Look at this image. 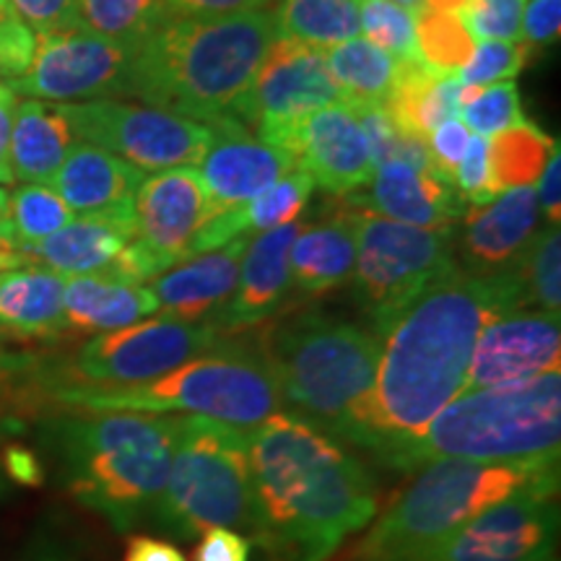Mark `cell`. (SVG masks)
Listing matches in <instances>:
<instances>
[{
  "label": "cell",
  "instance_id": "1",
  "mask_svg": "<svg viewBox=\"0 0 561 561\" xmlns=\"http://www.w3.org/2000/svg\"><path fill=\"white\" fill-rule=\"evenodd\" d=\"M525 310L515 271L471 276L455 268L380 333L369 409V453L392 466L424 437L466 385L476 339L491 320Z\"/></svg>",
  "mask_w": 561,
  "mask_h": 561
},
{
  "label": "cell",
  "instance_id": "2",
  "mask_svg": "<svg viewBox=\"0 0 561 561\" xmlns=\"http://www.w3.org/2000/svg\"><path fill=\"white\" fill-rule=\"evenodd\" d=\"M252 536L280 561H328L377 515L367 468L291 413L248 432Z\"/></svg>",
  "mask_w": 561,
  "mask_h": 561
},
{
  "label": "cell",
  "instance_id": "3",
  "mask_svg": "<svg viewBox=\"0 0 561 561\" xmlns=\"http://www.w3.org/2000/svg\"><path fill=\"white\" fill-rule=\"evenodd\" d=\"M278 39L273 11L172 16L136 47L125 94L198 123L229 115Z\"/></svg>",
  "mask_w": 561,
  "mask_h": 561
},
{
  "label": "cell",
  "instance_id": "4",
  "mask_svg": "<svg viewBox=\"0 0 561 561\" xmlns=\"http://www.w3.org/2000/svg\"><path fill=\"white\" fill-rule=\"evenodd\" d=\"M261 359L291 416L367 450L380 335L333 314L297 312L265 328Z\"/></svg>",
  "mask_w": 561,
  "mask_h": 561
},
{
  "label": "cell",
  "instance_id": "5",
  "mask_svg": "<svg viewBox=\"0 0 561 561\" xmlns=\"http://www.w3.org/2000/svg\"><path fill=\"white\" fill-rule=\"evenodd\" d=\"M180 419L167 413L83 411L62 421V476L83 507L130 530L164 491Z\"/></svg>",
  "mask_w": 561,
  "mask_h": 561
},
{
  "label": "cell",
  "instance_id": "6",
  "mask_svg": "<svg viewBox=\"0 0 561 561\" xmlns=\"http://www.w3.org/2000/svg\"><path fill=\"white\" fill-rule=\"evenodd\" d=\"M561 375L462 392L437 413L416 445L390 468L416 471L434 460L559 468Z\"/></svg>",
  "mask_w": 561,
  "mask_h": 561
},
{
  "label": "cell",
  "instance_id": "7",
  "mask_svg": "<svg viewBox=\"0 0 561 561\" xmlns=\"http://www.w3.org/2000/svg\"><path fill=\"white\" fill-rule=\"evenodd\" d=\"M356 543L351 561H419L483 510L528 489H559V468L434 460Z\"/></svg>",
  "mask_w": 561,
  "mask_h": 561
},
{
  "label": "cell",
  "instance_id": "8",
  "mask_svg": "<svg viewBox=\"0 0 561 561\" xmlns=\"http://www.w3.org/2000/svg\"><path fill=\"white\" fill-rule=\"evenodd\" d=\"M55 398L83 411L178 413L214 419L237 430H255L284 409L271 369L261 354L216 351L180 364L157 380L123 388L66 385Z\"/></svg>",
  "mask_w": 561,
  "mask_h": 561
},
{
  "label": "cell",
  "instance_id": "9",
  "mask_svg": "<svg viewBox=\"0 0 561 561\" xmlns=\"http://www.w3.org/2000/svg\"><path fill=\"white\" fill-rule=\"evenodd\" d=\"M151 515L185 541L208 528L252 533L248 432L214 419H180L170 476Z\"/></svg>",
  "mask_w": 561,
  "mask_h": 561
},
{
  "label": "cell",
  "instance_id": "10",
  "mask_svg": "<svg viewBox=\"0 0 561 561\" xmlns=\"http://www.w3.org/2000/svg\"><path fill=\"white\" fill-rule=\"evenodd\" d=\"M354 294L380 333L430 286L458 268L455 227H409L369 210H354Z\"/></svg>",
  "mask_w": 561,
  "mask_h": 561
},
{
  "label": "cell",
  "instance_id": "11",
  "mask_svg": "<svg viewBox=\"0 0 561 561\" xmlns=\"http://www.w3.org/2000/svg\"><path fill=\"white\" fill-rule=\"evenodd\" d=\"M58 110L73 125L79 140L115 153L140 172L198 167L210 144L206 123L151 104L94 100L58 104Z\"/></svg>",
  "mask_w": 561,
  "mask_h": 561
},
{
  "label": "cell",
  "instance_id": "12",
  "mask_svg": "<svg viewBox=\"0 0 561 561\" xmlns=\"http://www.w3.org/2000/svg\"><path fill=\"white\" fill-rule=\"evenodd\" d=\"M219 331L210 322L174 318H146L121 331L94 335L83 343L73 364L70 382L79 388H123L157 380L180 364L216 346Z\"/></svg>",
  "mask_w": 561,
  "mask_h": 561
},
{
  "label": "cell",
  "instance_id": "13",
  "mask_svg": "<svg viewBox=\"0 0 561 561\" xmlns=\"http://www.w3.org/2000/svg\"><path fill=\"white\" fill-rule=\"evenodd\" d=\"M136 47L107 39L83 26L39 32L30 68L9 87L30 100L76 104L125 94Z\"/></svg>",
  "mask_w": 561,
  "mask_h": 561
},
{
  "label": "cell",
  "instance_id": "14",
  "mask_svg": "<svg viewBox=\"0 0 561 561\" xmlns=\"http://www.w3.org/2000/svg\"><path fill=\"white\" fill-rule=\"evenodd\" d=\"M257 138L289 153L297 170L333 195L362 191L377 170L367 130L348 104L307 112L257 133Z\"/></svg>",
  "mask_w": 561,
  "mask_h": 561
},
{
  "label": "cell",
  "instance_id": "15",
  "mask_svg": "<svg viewBox=\"0 0 561 561\" xmlns=\"http://www.w3.org/2000/svg\"><path fill=\"white\" fill-rule=\"evenodd\" d=\"M333 104H346V100L335 87L322 50L278 37L229 115L257 136L273 125Z\"/></svg>",
  "mask_w": 561,
  "mask_h": 561
},
{
  "label": "cell",
  "instance_id": "16",
  "mask_svg": "<svg viewBox=\"0 0 561 561\" xmlns=\"http://www.w3.org/2000/svg\"><path fill=\"white\" fill-rule=\"evenodd\" d=\"M557 530V489H528L479 512L419 561H536Z\"/></svg>",
  "mask_w": 561,
  "mask_h": 561
},
{
  "label": "cell",
  "instance_id": "17",
  "mask_svg": "<svg viewBox=\"0 0 561 561\" xmlns=\"http://www.w3.org/2000/svg\"><path fill=\"white\" fill-rule=\"evenodd\" d=\"M559 369V312L512 310L491 320L479 333L462 392L525 382Z\"/></svg>",
  "mask_w": 561,
  "mask_h": 561
},
{
  "label": "cell",
  "instance_id": "18",
  "mask_svg": "<svg viewBox=\"0 0 561 561\" xmlns=\"http://www.w3.org/2000/svg\"><path fill=\"white\" fill-rule=\"evenodd\" d=\"M216 214L219 210L195 167L153 172L144 178L133 198L136 240L157 252L170 268L185 261L195 234Z\"/></svg>",
  "mask_w": 561,
  "mask_h": 561
},
{
  "label": "cell",
  "instance_id": "19",
  "mask_svg": "<svg viewBox=\"0 0 561 561\" xmlns=\"http://www.w3.org/2000/svg\"><path fill=\"white\" fill-rule=\"evenodd\" d=\"M206 125L210 128V144L195 170L206 182L216 210L240 208L284 174L297 170L289 153L265 144L231 115L216 117Z\"/></svg>",
  "mask_w": 561,
  "mask_h": 561
},
{
  "label": "cell",
  "instance_id": "20",
  "mask_svg": "<svg viewBox=\"0 0 561 561\" xmlns=\"http://www.w3.org/2000/svg\"><path fill=\"white\" fill-rule=\"evenodd\" d=\"M541 208L536 185L512 187L486 206H468L462 214L460 257L471 276H496L517 265L538 234Z\"/></svg>",
  "mask_w": 561,
  "mask_h": 561
},
{
  "label": "cell",
  "instance_id": "21",
  "mask_svg": "<svg viewBox=\"0 0 561 561\" xmlns=\"http://www.w3.org/2000/svg\"><path fill=\"white\" fill-rule=\"evenodd\" d=\"M301 224L257 231L244 248L234 294L208 322L216 331H244L273 318L291 289L289 252Z\"/></svg>",
  "mask_w": 561,
  "mask_h": 561
},
{
  "label": "cell",
  "instance_id": "22",
  "mask_svg": "<svg viewBox=\"0 0 561 561\" xmlns=\"http://www.w3.org/2000/svg\"><path fill=\"white\" fill-rule=\"evenodd\" d=\"M136 240L133 206L110 214L76 216L47 240L16 250L24 261L39 263L60 276H112L115 278L123 252Z\"/></svg>",
  "mask_w": 561,
  "mask_h": 561
},
{
  "label": "cell",
  "instance_id": "23",
  "mask_svg": "<svg viewBox=\"0 0 561 561\" xmlns=\"http://www.w3.org/2000/svg\"><path fill=\"white\" fill-rule=\"evenodd\" d=\"M364 210L409 227H453L466 214V203L455 193L453 180L437 167L411 161H382L369 180Z\"/></svg>",
  "mask_w": 561,
  "mask_h": 561
},
{
  "label": "cell",
  "instance_id": "24",
  "mask_svg": "<svg viewBox=\"0 0 561 561\" xmlns=\"http://www.w3.org/2000/svg\"><path fill=\"white\" fill-rule=\"evenodd\" d=\"M252 234L237 237L224 248L201 252L159 273L149 289L164 318L208 322L234 294L240 263Z\"/></svg>",
  "mask_w": 561,
  "mask_h": 561
},
{
  "label": "cell",
  "instance_id": "25",
  "mask_svg": "<svg viewBox=\"0 0 561 561\" xmlns=\"http://www.w3.org/2000/svg\"><path fill=\"white\" fill-rule=\"evenodd\" d=\"M144 178L146 172L136 170L115 153L87 140H76L50 187L76 216H91L130 208Z\"/></svg>",
  "mask_w": 561,
  "mask_h": 561
},
{
  "label": "cell",
  "instance_id": "26",
  "mask_svg": "<svg viewBox=\"0 0 561 561\" xmlns=\"http://www.w3.org/2000/svg\"><path fill=\"white\" fill-rule=\"evenodd\" d=\"M356 265V219L354 210H343L333 219L299 227L291 242L289 271L291 286L301 297L339 289L354 276Z\"/></svg>",
  "mask_w": 561,
  "mask_h": 561
},
{
  "label": "cell",
  "instance_id": "27",
  "mask_svg": "<svg viewBox=\"0 0 561 561\" xmlns=\"http://www.w3.org/2000/svg\"><path fill=\"white\" fill-rule=\"evenodd\" d=\"M66 328L76 333H110L159 312V301L144 284L112 276H70L62 294Z\"/></svg>",
  "mask_w": 561,
  "mask_h": 561
},
{
  "label": "cell",
  "instance_id": "28",
  "mask_svg": "<svg viewBox=\"0 0 561 561\" xmlns=\"http://www.w3.org/2000/svg\"><path fill=\"white\" fill-rule=\"evenodd\" d=\"M66 276L42 265L0 271V331L16 339H55L66 328Z\"/></svg>",
  "mask_w": 561,
  "mask_h": 561
},
{
  "label": "cell",
  "instance_id": "29",
  "mask_svg": "<svg viewBox=\"0 0 561 561\" xmlns=\"http://www.w3.org/2000/svg\"><path fill=\"white\" fill-rule=\"evenodd\" d=\"M76 140L79 136L58 104L19 102L9 144L13 180L24 185H50Z\"/></svg>",
  "mask_w": 561,
  "mask_h": 561
},
{
  "label": "cell",
  "instance_id": "30",
  "mask_svg": "<svg viewBox=\"0 0 561 561\" xmlns=\"http://www.w3.org/2000/svg\"><path fill=\"white\" fill-rule=\"evenodd\" d=\"M460 94L458 76H442L421 60H401L385 110L403 133L426 140L434 128L458 117Z\"/></svg>",
  "mask_w": 561,
  "mask_h": 561
},
{
  "label": "cell",
  "instance_id": "31",
  "mask_svg": "<svg viewBox=\"0 0 561 561\" xmlns=\"http://www.w3.org/2000/svg\"><path fill=\"white\" fill-rule=\"evenodd\" d=\"M273 19L278 37L314 50L359 37V0H278Z\"/></svg>",
  "mask_w": 561,
  "mask_h": 561
},
{
  "label": "cell",
  "instance_id": "32",
  "mask_svg": "<svg viewBox=\"0 0 561 561\" xmlns=\"http://www.w3.org/2000/svg\"><path fill=\"white\" fill-rule=\"evenodd\" d=\"M331 70L335 87L341 89L346 104H385L392 83H396L398 62L382 53L380 47L369 45L367 39L354 37L341 45L322 50Z\"/></svg>",
  "mask_w": 561,
  "mask_h": 561
},
{
  "label": "cell",
  "instance_id": "33",
  "mask_svg": "<svg viewBox=\"0 0 561 561\" xmlns=\"http://www.w3.org/2000/svg\"><path fill=\"white\" fill-rule=\"evenodd\" d=\"M557 146V138H551L530 121L494 133L489 138V167L494 191L504 193L512 187L536 185Z\"/></svg>",
  "mask_w": 561,
  "mask_h": 561
},
{
  "label": "cell",
  "instance_id": "34",
  "mask_svg": "<svg viewBox=\"0 0 561 561\" xmlns=\"http://www.w3.org/2000/svg\"><path fill=\"white\" fill-rule=\"evenodd\" d=\"M172 16L167 0H76V26L130 47Z\"/></svg>",
  "mask_w": 561,
  "mask_h": 561
},
{
  "label": "cell",
  "instance_id": "35",
  "mask_svg": "<svg viewBox=\"0 0 561 561\" xmlns=\"http://www.w3.org/2000/svg\"><path fill=\"white\" fill-rule=\"evenodd\" d=\"M73 219V210L50 185H21L5 206V250L47 240Z\"/></svg>",
  "mask_w": 561,
  "mask_h": 561
},
{
  "label": "cell",
  "instance_id": "36",
  "mask_svg": "<svg viewBox=\"0 0 561 561\" xmlns=\"http://www.w3.org/2000/svg\"><path fill=\"white\" fill-rule=\"evenodd\" d=\"M517 284L523 291L525 310L559 312L561 310V231L546 227L533 237L528 250L517 261Z\"/></svg>",
  "mask_w": 561,
  "mask_h": 561
},
{
  "label": "cell",
  "instance_id": "37",
  "mask_svg": "<svg viewBox=\"0 0 561 561\" xmlns=\"http://www.w3.org/2000/svg\"><path fill=\"white\" fill-rule=\"evenodd\" d=\"M476 39L458 13L424 9L416 13V53L426 68L442 76H458L473 55Z\"/></svg>",
  "mask_w": 561,
  "mask_h": 561
},
{
  "label": "cell",
  "instance_id": "38",
  "mask_svg": "<svg viewBox=\"0 0 561 561\" xmlns=\"http://www.w3.org/2000/svg\"><path fill=\"white\" fill-rule=\"evenodd\" d=\"M314 182L307 172L294 170L284 178L273 182L271 187L252 198L244 206L234 208L237 221H240V229L244 234H252V231H268L276 227H284V224H294L305 214L307 203L312 198Z\"/></svg>",
  "mask_w": 561,
  "mask_h": 561
},
{
  "label": "cell",
  "instance_id": "39",
  "mask_svg": "<svg viewBox=\"0 0 561 561\" xmlns=\"http://www.w3.org/2000/svg\"><path fill=\"white\" fill-rule=\"evenodd\" d=\"M458 121L476 136L491 138L494 133L528 121L523 112L520 91L515 81H500L491 87H466L462 83Z\"/></svg>",
  "mask_w": 561,
  "mask_h": 561
},
{
  "label": "cell",
  "instance_id": "40",
  "mask_svg": "<svg viewBox=\"0 0 561 561\" xmlns=\"http://www.w3.org/2000/svg\"><path fill=\"white\" fill-rule=\"evenodd\" d=\"M359 34L396 60H419L416 13L392 0H359Z\"/></svg>",
  "mask_w": 561,
  "mask_h": 561
},
{
  "label": "cell",
  "instance_id": "41",
  "mask_svg": "<svg viewBox=\"0 0 561 561\" xmlns=\"http://www.w3.org/2000/svg\"><path fill=\"white\" fill-rule=\"evenodd\" d=\"M530 55L533 47L528 42H476L473 55L460 68L458 81L466 87H491V83L500 81H515L517 73L528 66Z\"/></svg>",
  "mask_w": 561,
  "mask_h": 561
},
{
  "label": "cell",
  "instance_id": "42",
  "mask_svg": "<svg viewBox=\"0 0 561 561\" xmlns=\"http://www.w3.org/2000/svg\"><path fill=\"white\" fill-rule=\"evenodd\" d=\"M523 9L525 0H471L458 16L466 21L468 32L473 34L476 42H523Z\"/></svg>",
  "mask_w": 561,
  "mask_h": 561
},
{
  "label": "cell",
  "instance_id": "43",
  "mask_svg": "<svg viewBox=\"0 0 561 561\" xmlns=\"http://www.w3.org/2000/svg\"><path fill=\"white\" fill-rule=\"evenodd\" d=\"M453 187L466 206H486L496 198L489 167V138L471 133L468 149L453 172Z\"/></svg>",
  "mask_w": 561,
  "mask_h": 561
},
{
  "label": "cell",
  "instance_id": "44",
  "mask_svg": "<svg viewBox=\"0 0 561 561\" xmlns=\"http://www.w3.org/2000/svg\"><path fill=\"white\" fill-rule=\"evenodd\" d=\"M34 42L37 34L11 11L9 3H0V79L11 81L30 68Z\"/></svg>",
  "mask_w": 561,
  "mask_h": 561
},
{
  "label": "cell",
  "instance_id": "45",
  "mask_svg": "<svg viewBox=\"0 0 561 561\" xmlns=\"http://www.w3.org/2000/svg\"><path fill=\"white\" fill-rule=\"evenodd\" d=\"M34 34L76 26V0H5Z\"/></svg>",
  "mask_w": 561,
  "mask_h": 561
},
{
  "label": "cell",
  "instance_id": "46",
  "mask_svg": "<svg viewBox=\"0 0 561 561\" xmlns=\"http://www.w3.org/2000/svg\"><path fill=\"white\" fill-rule=\"evenodd\" d=\"M561 34V0H530L523 9L520 39L530 47L557 42Z\"/></svg>",
  "mask_w": 561,
  "mask_h": 561
},
{
  "label": "cell",
  "instance_id": "47",
  "mask_svg": "<svg viewBox=\"0 0 561 561\" xmlns=\"http://www.w3.org/2000/svg\"><path fill=\"white\" fill-rule=\"evenodd\" d=\"M468 140H471V130H468L458 117L442 123L439 128H434L430 133V138H426V146H430L434 164H437L450 180H453L455 167L460 164L462 153L468 149Z\"/></svg>",
  "mask_w": 561,
  "mask_h": 561
},
{
  "label": "cell",
  "instance_id": "48",
  "mask_svg": "<svg viewBox=\"0 0 561 561\" xmlns=\"http://www.w3.org/2000/svg\"><path fill=\"white\" fill-rule=\"evenodd\" d=\"M193 561H250V541L231 528H208L201 533Z\"/></svg>",
  "mask_w": 561,
  "mask_h": 561
},
{
  "label": "cell",
  "instance_id": "49",
  "mask_svg": "<svg viewBox=\"0 0 561 561\" xmlns=\"http://www.w3.org/2000/svg\"><path fill=\"white\" fill-rule=\"evenodd\" d=\"M536 195H538V208L549 227H559L561 221V151L559 146L553 149L549 164L541 178L536 182Z\"/></svg>",
  "mask_w": 561,
  "mask_h": 561
},
{
  "label": "cell",
  "instance_id": "50",
  "mask_svg": "<svg viewBox=\"0 0 561 561\" xmlns=\"http://www.w3.org/2000/svg\"><path fill=\"white\" fill-rule=\"evenodd\" d=\"M174 16H231L265 9L268 0H167Z\"/></svg>",
  "mask_w": 561,
  "mask_h": 561
},
{
  "label": "cell",
  "instance_id": "51",
  "mask_svg": "<svg viewBox=\"0 0 561 561\" xmlns=\"http://www.w3.org/2000/svg\"><path fill=\"white\" fill-rule=\"evenodd\" d=\"M16 91L0 81V185H13V172L9 164V144L13 128V112H16Z\"/></svg>",
  "mask_w": 561,
  "mask_h": 561
},
{
  "label": "cell",
  "instance_id": "52",
  "mask_svg": "<svg viewBox=\"0 0 561 561\" xmlns=\"http://www.w3.org/2000/svg\"><path fill=\"white\" fill-rule=\"evenodd\" d=\"M123 561H187L178 546L151 536H136L125 546Z\"/></svg>",
  "mask_w": 561,
  "mask_h": 561
},
{
  "label": "cell",
  "instance_id": "53",
  "mask_svg": "<svg viewBox=\"0 0 561 561\" xmlns=\"http://www.w3.org/2000/svg\"><path fill=\"white\" fill-rule=\"evenodd\" d=\"M5 462H9V471L13 479L26 481V483H39L42 471L37 466V458H34L30 450H24V447H11V450L5 453Z\"/></svg>",
  "mask_w": 561,
  "mask_h": 561
},
{
  "label": "cell",
  "instance_id": "54",
  "mask_svg": "<svg viewBox=\"0 0 561 561\" xmlns=\"http://www.w3.org/2000/svg\"><path fill=\"white\" fill-rule=\"evenodd\" d=\"M471 0H424V9L439 13H460Z\"/></svg>",
  "mask_w": 561,
  "mask_h": 561
},
{
  "label": "cell",
  "instance_id": "55",
  "mask_svg": "<svg viewBox=\"0 0 561 561\" xmlns=\"http://www.w3.org/2000/svg\"><path fill=\"white\" fill-rule=\"evenodd\" d=\"M5 206H9V193L0 187V248H5Z\"/></svg>",
  "mask_w": 561,
  "mask_h": 561
},
{
  "label": "cell",
  "instance_id": "56",
  "mask_svg": "<svg viewBox=\"0 0 561 561\" xmlns=\"http://www.w3.org/2000/svg\"><path fill=\"white\" fill-rule=\"evenodd\" d=\"M19 263H21V257L16 255V252H11V250H5V248H0V271L13 268V265H19Z\"/></svg>",
  "mask_w": 561,
  "mask_h": 561
},
{
  "label": "cell",
  "instance_id": "57",
  "mask_svg": "<svg viewBox=\"0 0 561 561\" xmlns=\"http://www.w3.org/2000/svg\"><path fill=\"white\" fill-rule=\"evenodd\" d=\"M396 5H401V9L411 11V13H421L424 11V0H392Z\"/></svg>",
  "mask_w": 561,
  "mask_h": 561
},
{
  "label": "cell",
  "instance_id": "58",
  "mask_svg": "<svg viewBox=\"0 0 561 561\" xmlns=\"http://www.w3.org/2000/svg\"><path fill=\"white\" fill-rule=\"evenodd\" d=\"M536 561H557V553H553V549H551V551H546L543 557H538Z\"/></svg>",
  "mask_w": 561,
  "mask_h": 561
},
{
  "label": "cell",
  "instance_id": "59",
  "mask_svg": "<svg viewBox=\"0 0 561 561\" xmlns=\"http://www.w3.org/2000/svg\"><path fill=\"white\" fill-rule=\"evenodd\" d=\"M0 3H5V0H0Z\"/></svg>",
  "mask_w": 561,
  "mask_h": 561
}]
</instances>
